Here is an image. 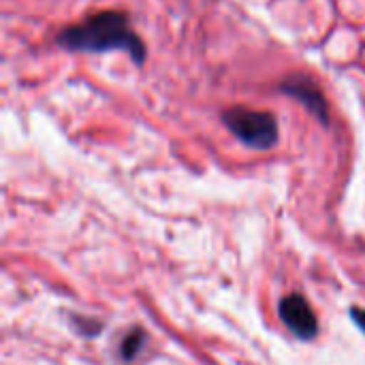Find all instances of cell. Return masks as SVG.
I'll return each instance as SVG.
<instances>
[{
    "instance_id": "cell-6",
    "label": "cell",
    "mask_w": 365,
    "mask_h": 365,
    "mask_svg": "<svg viewBox=\"0 0 365 365\" xmlns=\"http://www.w3.org/2000/svg\"><path fill=\"white\" fill-rule=\"evenodd\" d=\"M71 325L75 327V331H77L79 336H86V338H94V336H98L101 329H103L101 321L90 319V317H75V314L71 317Z\"/></svg>"
},
{
    "instance_id": "cell-5",
    "label": "cell",
    "mask_w": 365,
    "mask_h": 365,
    "mask_svg": "<svg viewBox=\"0 0 365 365\" xmlns=\"http://www.w3.org/2000/svg\"><path fill=\"white\" fill-rule=\"evenodd\" d=\"M148 344V334L141 327H133L128 334H124V338L118 344V357L124 364H130L139 357V353L145 349Z\"/></svg>"
},
{
    "instance_id": "cell-1",
    "label": "cell",
    "mask_w": 365,
    "mask_h": 365,
    "mask_svg": "<svg viewBox=\"0 0 365 365\" xmlns=\"http://www.w3.org/2000/svg\"><path fill=\"white\" fill-rule=\"evenodd\" d=\"M58 45L68 51H128L133 62L143 64L145 45L137 32H133L124 13L105 11L83 19L77 26L64 28L58 36Z\"/></svg>"
},
{
    "instance_id": "cell-2",
    "label": "cell",
    "mask_w": 365,
    "mask_h": 365,
    "mask_svg": "<svg viewBox=\"0 0 365 365\" xmlns=\"http://www.w3.org/2000/svg\"><path fill=\"white\" fill-rule=\"evenodd\" d=\"M225 126L252 150H272L278 143V120L267 111L231 107L222 113Z\"/></svg>"
},
{
    "instance_id": "cell-3",
    "label": "cell",
    "mask_w": 365,
    "mask_h": 365,
    "mask_svg": "<svg viewBox=\"0 0 365 365\" xmlns=\"http://www.w3.org/2000/svg\"><path fill=\"white\" fill-rule=\"evenodd\" d=\"M278 317L284 327L299 340H314L319 336V319L302 293L282 297L278 304Z\"/></svg>"
},
{
    "instance_id": "cell-7",
    "label": "cell",
    "mask_w": 365,
    "mask_h": 365,
    "mask_svg": "<svg viewBox=\"0 0 365 365\" xmlns=\"http://www.w3.org/2000/svg\"><path fill=\"white\" fill-rule=\"evenodd\" d=\"M351 319H353V323L361 329L365 334V310L364 308H351Z\"/></svg>"
},
{
    "instance_id": "cell-4",
    "label": "cell",
    "mask_w": 365,
    "mask_h": 365,
    "mask_svg": "<svg viewBox=\"0 0 365 365\" xmlns=\"http://www.w3.org/2000/svg\"><path fill=\"white\" fill-rule=\"evenodd\" d=\"M280 90L293 98H297L321 124H329V105L323 96V92L319 90V86L306 77V75H291L282 81Z\"/></svg>"
}]
</instances>
